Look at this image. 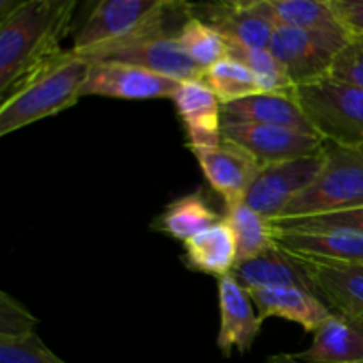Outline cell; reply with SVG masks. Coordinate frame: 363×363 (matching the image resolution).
Segmentation results:
<instances>
[{
	"label": "cell",
	"instance_id": "obj_1",
	"mask_svg": "<svg viewBox=\"0 0 363 363\" xmlns=\"http://www.w3.org/2000/svg\"><path fill=\"white\" fill-rule=\"evenodd\" d=\"M77 0H21L0 18V94L34 67L62 52Z\"/></svg>",
	"mask_w": 363,
	"mask_h": 363
},
{
	"label": "cell",
	"instance_id": "obj_2",
	"mask_svg": "<svg viewBox=\"0 0 363 363\" xmlns=\"http://www.w3.org/2000/svg\"><path fill=\"white\" fill-rule=\"evenodd\" d=\"M89 69L91 60L73 48L62 50L34 67L4 96L0 137L77 105Z\"/></svg>",
	"mask_w": 363,
	"mask_h": 363
},
{
	"label": "cell",
	"instance_id": "obj_3",
	"mask_svg": "<svg viewBox=\"0 0 363 363\" xmlns=\"http://www.w3.org/2000/svg\"><path fill=\"white\" fill-rule=\"evenodd\" d=\"M294 96L315 133L340 147H363V89L326 77L296 85Z\"/></svg>",
	"mask_w": 363,
	"mask_h": 363
},
{
	"label": "cell",
	"instance_id": "obj_4",
	"mask_svg": "<svg viewBox=\"0 0 363 363\" xmlns=\"http://www.w3.org/2000/svg\"><path fill=\"white\" fill-rule=\"evenodd\" d=\"M325 167L311 188L280 218L342 211L363 206V151L325 142Z\"/></svg>",
	"mask_w": 363,
	"mask_h": 363
},
{
	"label": "cell",
	"instance_id": "obj_5",
	"mask_svg": "<svg viewBox=\"0 0 363 363\" xmlns=\"http://www.w3.org/2000/svg\"><path fill=\"white\" fill-rule=\"evenodd\" d=\"M82 55L91 62L106 60L144 67L179 82L202 77V71L181 48L177 30H170L167 27V20L151 25L130 38L91 50Z\"/></svg>",
	"mask_w": 363,
	"mask_h": 363
},
{
	"label": "cell",
	"instance_id": "obj_6",
	"mask_svg": "<svg viewBox=\"0 0 363 363\" xmlns=\"http://www.w3.org/2000/svg\"><path fill=\"white\" fill-rule=\"evenodd\" d=\"M186 6L174 0H98L74 35L73 50L87 53L112 45L167 20L169 14Z\"/></svg>",
	"mask_w": 363,
	"mask_h": 363
},
{
	"label": "cell",
	"instance_id": "obj_7",
	"mask_svg": "<svg viewBox=\"0 0 363 363\" xmlns=\"http://www.w3.org/2000/svg\"><path fill=\"white\" fill-rule=\"evenodd\" d=\"M350 38V34L312 32L277 23L269 50L296 87L330 77L337 55Z\"/></svg>",
	"mask_w": 363,
	"mask_h": 363
},
{
	"label": "cell",
	"instance_id": "obj_8",
	"mask_svg": "<svg viewBox=\"0 0 363 363\" xmlns=\"http://www.w3.org/2000/svg\"><path fill=\"white\" fill-rule=\"evenodd\" d=\"M325 160L323 149L311 156L262 165L248 188L245 202L268 220L280 218L287 206L314 184L323 172Z\"/></svg>",
	"mask_w": 363,
	"mask_h": 363
},
{
	"label": "cell",
	"instance_id": "obj_9",
	"mask_svg": "<svg viewBox=\"0 0 363 363\" xmlns=\"http://www.w3.org/2000/svg\"><path fill=\"white\" fill-rule=\"evenodd\" d=\"M223 138L254 156L259 165L311 156L325 149V140L315 131H301L273 124H222Z\"/></svg>",
	"mask_w": 363,
	"mask_h": 363
},
{
	"label": "cell",
	"instance_id": "obj_10",
	"mask_svg": "<svg viewBox=\"0 0 363 363\" xmlns=\"http://www.w3.org/2000/svg\"><path fill=\"white\" fill-rule=\"evenodd\" d=\"M179 84V80L152 73L144 67L98 60L91 62L87 80L82 89V98L99 96L128 101L172 99Z\"/></svg>",
	"mask_w": 363,
	"mask_h": 363
},
{
	"label": "cell",
	"instance_id": "obj_11",
	"mask_svg": "<svg viewBox=\"0 0 363 363\" xmlns=\"http://www.w3.org/2000/svg\"><path fill=\"white\" fill-rule=\"evenodd\" d=\"M188 13L222 32L227 41L254 48H269L277 18L268 0H255L248 6H227L218 2L188 4Z\"/></svg>",
	"mask_w": 363,
	"mask_h": 363
},
{
	"label": "cell",
	"instance_id": "obj_12",
	"mask_svg": "<svg viewBox=\"0 0 363 363\" xmlns=\"http://www.w3.org/2000/svg\"><path fill=\"white\" fill-rule=\"evenodd\" d=\"M172 101L183 121L186 145L191 152L215 149L222 144V103L204 78L181 82Z\"/></svg>",
	"mask_w": 363,
	"mask_h": 363
},
{
	"label": "cell",
	"instance_id": "obj_13",
	"mask_svg": "<svg viewBox=\"0 0 363 363\" xmlns=\"http://www.w3.org/2000/svg\"><path fill=\"white\" fill-rule=\"evenodd\" d=\"M218 350L227 358L234 350L240 354L248 353L257 340L264 321L259 318L250 293L240 286L233 275L218 279Z\"/></svg>",
	"mask_w": 363,
	"mask_h": 363
},
{
	"label": "cell",
	"instance_id": "obj_14",
	"mask_svg": "<svg viewBox=\"0 0 363 363\" xmlns=\"http://www.w3.org/2000/svg\"><path fill=\"white\" fill-rule=\"evenodd\" d=\"M275 243L294 257L318 264H363V234L353 230H277Z\"/></svg>",
	"mask_w": 363,
	"mask_h": 363
},
{
	"label": "cell",
	"instance_id": "obj_15",
	"mask_svg": "<svg viewBox=\"0 0 363 363\" xmlns=\"http://www.w3.org/2000/svg\"><path fill=\"white\" fill-rule=\"evenodd\" d=\"M194 155L206 181L222 195L225 204L245 201L248 188L261 170L254 156L225 138L218 147L195 151Z\"/></svg>",
	"mask_w": 363,
	"mask_h": 363
},
{
	"label": "cell",
	"instance_id": "obj_16",
	"mask_svg": "<svg viewBox=\"0 0 363 363\" xmlns=\"http://www.w3.org/2000/svg\"><path fill=\"white\" fill-rule=\"evenodd\" d=\"M230 275L247 291L262 287H300L319 296L307 262L294 257L277 243L257 257L238 261Z\"/></svg>",
	"mask_w": 363,
	"mask_h": 363
},
{
	"label": "cell",
	"instance_id": "obj_17",
	"mask_svg": "<svg viewBox=\"0 0 363 363\" xmlns=\"http://www.w3.org/2000/svg\"><path fill=\"white\" fill-rule=\"evenodd\" d=\"M248 293L262 321L268 318H282L300 325L307 333H314L335 314L318 294L300 287H262Z\"/></svg>",
	"mask_w": 363,
	"mask_h": 363
},
{
	"label": "cell",
	"instance_id": "obj_18",
	"mask_svg": "<svg viewBox=\"0 0 363 363\" xmlns=\"http://www.w3.org/2000/svg\"><path fill=\"white\" fill-rule=\"evenodd\" d=\"M273 124L301 131H314L301 110L294 91L257 92L240 101L222 105V124Z\"/></svg>",
	"mask_w": 363,
	"mask_h": 363
},
{
	"label": "cell",
	"instance_id": "obj_19",
	"mask_svg": "<svg viewBox=\"0 0 363 363\" xmlns=\"http://www.w3.org/2000/svg\"><path fill=\"white\" fill-rule=\"evenodd\" d=\"M305 262L325 303L335 314L363 323V264Z\"/></svg>",
	"mask_w": 363,
	"mask_h": 363
},
{
	"label": "cell",
	"instance_id": "obj_20",
	"mask_svg": "<svg viewBox=\"0 0 363 363\" xmlns=\"http://www.w3.org/2000/svg\"><path fill=\"white\" fill-rule=\"evenodd\" d=\"M303 363L363 362V323L333 314L312 333V344L294 354Z\"/></svg>",
	"mask_w": 363,
	"mask_h": 363
},
{
	"label": "cell",
	"instance_id": "obj_21",
	"mask_svg": "<svg viewBox=\"0 0 363 363\" xmlns=\"http://www.w3.org/2000/svg\"><path fill=\"white\" fill-rule=\"evenodd\" d=\"M183 252V262L188 269L216 277V280L230 275L238 262L236 238L223 218L184 241Z\"/></svg>",
	"mask_w": 363,
	"mask_h": 363
},
{
	"label": "cell",
	"instance_id": "obj_22",
	"mask_svg": "<svg viewBox=\"0 0 363 363\" xmlns=\"http://www.w3.org/2000/svg\"><path fill=\"white\" fill-rule=\"evenodd\" d=\"M222 218L223 215H218L209 206L201 191H194L170 202L155 218L152 230L184 243L202 230L218 223Z\"/></svg>",
	"mask_w": 363,
	"mask_h": 363
},
{
	"label": "cell",
	"instance_id": "obj_23",
	"mask_svg": "<svg viewBox=\"0 0 363 363\" xmlns=\"http://www.w3.org/2000/svg\"><path fill=\"white\" fill-rule=\"evenodd\" d=\"M223 220L233 229L238 245V261L257 257L275 245L272 220L262 216L245 201L225 204Z\"/></svg>",
	"mask_w": 363,
	"mask_h": 363
},
{
	"label": "cell",
	"instance_id": "obj_24",
	"mask_svg": "<svg viewBox=\"0 0 363 363\" xmlns=\"http://www.w3.org/2000/svg\"><path fill=\"white\" fill-rule=\"evenodd\" d=\"M177 41L202 73L229 57V43L223 38L222 32L190 13L181 21Z\"/></svg>",
	"mask_w": 363,
	"mask_h": 363
},
{
	"label": "cell",
	"instance_id": "obj_25",
	"mask_svg": "<svg viewBox=\"0 0 363 363\" xmlns=\"http://www.w3.org/2000/svg\"><path fill=\"white\" fill-rule=\"evenodd\" d=\"M279 23L328 34H350L326 0H268ZM351 35V34H350Z\"/></svg>",
	"mask_w": 363,
	"mask_h": 363
},
{
	"label": "cell",
	"instance_id": "obj_26",
	"mask_svg": "<svg viewBox=\"0 0 363 363\" xmlns=\"http://www.w3.org/2000/svg\"><path fill=\"white\" fill-rule=\"evenodd\" d=\"M202 78L215 91L222 105H229V103L262 92L254 73L243 62L230 55L204 71Z\"/></svg>",
	"mask_w": 363,
	"mask_h": 363
},
{
	"label": "cell",
	"instance_id": "obj_27",
	"mask_svg": "<svg viewBox=\"0 0 363 363\" xmlns=\"http://www.w3.org/2000/svg\"><path fill=\"white\" fill-rule=\"evenodd\" d=\"M229 43V55L243 62L257 78L259 87L262 92H287L294 91L289 74L284 69L269 48H254V46L241 45V43Z\"/></svg>",
	"mask_w": 363,
	"mask_h": 363
},
{
	"label": "cell",
	"instance_id": "obj_28",
	"mask_svg": "<svg viewBox=\"0 0 363 363\" xmlns=\"http://www.w3.org/2000/svg\"><path fill=\"white\" fill-rule=\"evenodd\" d=\"M277 230H353L363 234V206L342 211L272 220Z\"/></svg>",
	"mask_w": 363,
	"mask_h": 363
},
{
	"label": "cell",
	"instance_id": "obj_29",
	"mask_svg": "<svg viewBox=\"0 0 363 363\" xmlns=\"http://www.w3.org/2000/svg\"><path fill=\"white\" fill-rule=\"evenodd\" d=\"M39 319L9 293H0V340H20L38 333Z\"/></svg>",
	"mask_w": 363,
	"mask_h": 363
},
{
	"label": "cell",
	"instance_id": "obj_30",
	"mask_svg": "<svg viewBox=\"0 0 363 363\" xmlns=\"http://www.w3.org/2000/svg\"><path fill=\"white\" fill-rule=\"evenodd\" d=\"M0 363H67L57 357L38 333L20 340H0Z\"/></svg>",
	"mask_w": 363,
	"mask_h": 363
},
{
	"label": "cell",
	"instance_id": "obj_31",
	"mask_svg": "<svg viewBox=\"0 0 363 363\" xmlns=\"http://www.w3.org/2000/svg\"><path fill=\"white\" fill-rule=\"evenodd\" d=\"M330 77L363 89V35H351L337 55Z\"/></svg>",
	"mask_w": 363,
	"mask_h": 363
},
{
	"label": "cell",
	"instance_id": "obj_32",
	"mask_svg": "<svg viewBox=\"0 0 363 363\" xmlns=\"http://www.w3.org/2000/svg\"><path fill=\"white\" fill-rule=\"evenodd\" d=\"M330 4L351 35H363V0H330Z\"/></svg>",
	"mask_w": 363,
	"mask_h": 363
},
{
	"label": "cell",
	"instance_id": "obj_33",
	"mask_svg": "<svg viewBox=\"0 0 363 363\" xmlns=\"http://www.w3.org/2000/svg\"><path fill=\"white\" fill-rule=\"evenodd\" d=\"M264 363H303V362L298 360L294 354L282 353V354H273V357H269Z\"/></svg>",
	"mask_w": 363,
	"mask_h": 363
},
{
	"label": "cell",
	"instance_id": "obj_34",
	"mask_svg": "<svg viewBox=\"0 0 363 363\" xmlns=\"http://www.w3.org/2000/svg\"><path fill=\"white\" fill-rule=\"evenodd\" d=\"M174 2L179 4V6H186V4H190V0H174ZM218 2L227 4V6H248V4L255 2V0H218Z\"/></svg>",
	"mask_w": 363,
	"mask_h": 363
},
{
	"label": "cell",
	"instance_id": "obj_35",
	"mask_svg": "<svg viewBox=\"0 0 363 363\" xmlns=\"http://www.w3.org/2000/svg\"><path fill=\"white\" fill-rule=\"evenodd\" d=\"M21 0H0V18H4L6 14H9L14 7L20 4Z\"/></svg>",
	"mask_w": 363,
	"mask_h": 363
},
{
	"label": "cell",
	"instance_id": "obj_36",
	"mask_svg": "<svg viewBox=\"0 0 363 363\" xmlns=\"http://www.w3.org/2000/svg\"><path fill=\"white\" fill-rule=\"evenodd\" d=\"M357 363H363V362H357Z\"/></svg>",
	"mask_w": 363,
	"mask_h": 363
},
{
	"label": "cell",
	"instance_id": "obj_37",
	"mask_svg": "<svg viewBox=\"0 0 363 363\" xmlns=\"http://www.w3.org/2000/svg\"><path fill=\"white\" fill-rule=\"evenodd\" d=\"M360 151H363V147H362V149H360Z\"/></svg>",
	"mask_w": 363,
	"mask_h": 363
},
{
	"label": "cell",
	"instance_id": "obj_38",
	"mask_svg": "<svg viewBox=\"0 0 363 363\" xmlns=\"http://www.w3.org/2000/svg\"><path fill=\"white\" fill-rule=\"evenodd\" d=\"M326 2H330V0H326Z\"/></svg>",
	"mask_w": 363,
	"mask_h": 363
}]
</instances>
